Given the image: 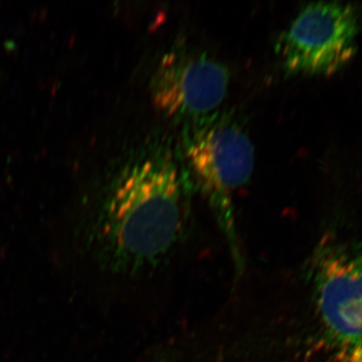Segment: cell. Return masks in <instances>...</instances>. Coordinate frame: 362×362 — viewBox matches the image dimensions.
Here are the masks:
<instances>
[{
	"label": "cell",
	"instance_id": "obj_4",
	"mask_svg": "<svg viewBox=\"0 0 362 362\" xmlns=\"http://www.w3.org/2000/svg\"><path fill=\"white\" fill-rule=\"evenodd\" d=\"M228 66L206 52L175 47L163 54L150 92L156 110L187 124L218 112L230 87Z\"/></svg>",
	"mask_w": 362,
	"mask_h": 362
},
{
	"label": "cell",
	"instance_id": "obj_1",
	"mask_svg": "<svg viewBox=\"0 0 362 362\" xmlns=\"http://www.w3.org/2000/svg\"><path fill=\"white\" fill-rule=\"evenodd\" d=\"M192 192L178 147L154 139L114 183L88 240L90 256L114 277L156 282L185 242Z\"/></svg>",
	"mask_w": 362,
	"mask_h": 362
},
{
	"label": "cell",
	"instance_id": "obj_3",
	"mask_svg": "<svg viewBox=\"0 0 362 362\" xmlns=\"http://www.w3.org/2000/svg\"><path fill=\"white\" fill-rule=\"evenodd\" d=\"M362 30V8L356 4L319 1L306 4L282 33L278 56L288 76L327 77L356 56Z\"/></svg>",
	"mask_w": 362,
	"mask_h": 362
},
{
	"label": "cell",
	"instance_id": "obj_2",
	"mask_svg": "<svg viewBox=\"0 0 362 362\" xmlns=\"http://www.w3.org/2000/svg\"><path fill=\"white\" fill-rule=\"evenodd\" d=\"M180 149L192 185L202 192L216 216L233 257L235 276L246 264L238 238L233 195L251 180L254 145L247 131L232 113L216 112L183 124Z\"/></svg>",
	"mask_w": 362,
	"mask_h": 362
}]
</instances>
